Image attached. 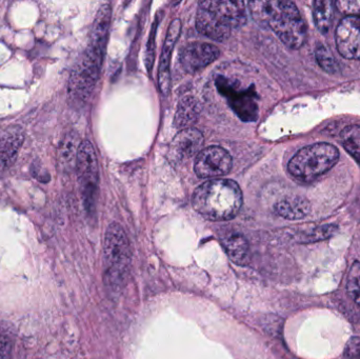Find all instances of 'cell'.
<instances>
[{
    "instance_id": "1",
    "label": "cell",
    "mask_w": 360,
    "mask_h": 359,
    "mask_svg": "<svg viewBox=\"0 0 360 359\" xmlns=\"http://www.w3.org/2000/svg\"><path fill=\"white\" fill-rule=\"evenodd\" d=\"M250 13L262 27H270L288 48H302L307 40V25L294 2L287 0L250 1Z\"/></svg>"
},
{
    "instance_id": "2",
    "label": "cell",
    "mask_w": 360,
    "mask_h": 359,
    "mask_svg": "<svg viewBox=\"0 0 360 359\" xmlns=\"http://www.w3.org/2000/svg\"><path fill=\"white\" fill-rule=\"evenodd\" d=\"M193 207L205 219L213 221L234 218L243 206V192L231 179H211L195 190Z\"/></svg>"
},
{
    "instance_id": "3",
    "label": "cell",
    "mask_w": 360,
    "mask_h": 359,
    "mask_svg": "<svg viewBox=\"0 0 360 359\" xmlns=\"http://www.w3.org/2000/svg\"><path fill=\"white\" fill-rule=\"evenodd\" d=\"M103 261V282L108 294L116 299L127 286L132 261L130 240L117 223H111L105 232Z\"/></svg>"
},
{
    "instance_id": "4",
    "label": "cell",
    "mask_w": 360,
    "mask_h": 359,
    "mask_svg": "<svg viewBox=\"0 0 360 359\" xmlns=\"http://www.w3.org/2000/svg\"><path fill=\"white\" fill-rule=\"evenodd\" d=\"M247 21V11L243 1L199 2L196 15V27L210 39L224 41L234 30L243 27Z\"/></svg>"
},
{
    "instance_id": "5",
    "label": "cell",
    "mask_w": 360,
    "mask_h": 359,
    "mask_svg": "<svg viewBox=\"0 0 360 359\" xmlns=\"http://www.w3.org/2000/svg\"><path fill=\"white\" fill-rule=\"evenodd\" d=\"M338 159V148L331 143H314L300 150L290 160L288 170L297 181L310 183L331 170Z\"/></svg>"
},
{
    "instance_id": "6",
    "label": "cell",
    "mask_w": 360,
    "mask_h": 359,
    "mask_svg": "<svg viewBox=\"0 0 360 359\" xmlns=\"http://www.w3.org/2000/svg\"><path fill=\"white\" fill-rule=\"evenodd\" d=\"M103 56L105 50L89 44L70 77L69 93L74 100L79 103L88 100L98 80Z\"/></svg>"
},
{
    "instance_id": "7",
    "label": "cell",
    "mask_w": 360,
    "mask_h": 359,
    "mask_svg": "<svg viewBox=\"0 0 360 359\" xmlns=\"http://www.w3.org/2000/svg\"><path fill=\"white\" fill-rule=\"evenodd\" d=\"M75 169L77 171L84 207L89 213L93 212L98 189L99 170L96 153L90 141H84L80 143Z\"/></svg>"
},
{
    "instance_id": "8",
    "label": "cell",
    "mask_w": 360,
    "mask_h": 359,
    "mask_svg": "<svg viewBox=\"0 0 360 359\" xmlns=\"http://www.w3.org/2000/svg\"><path fill=\"white\" fill-rule=\"evenodd\" d=\"M194 169L200 178L218 179V177L224 176L230 172L232 157L222 148L212 145L199 152Z\"/></svg>"
},
{
    "instance_id": "9",
    "label": "cell",
    "mask_w": 360,
    "mask_h": 359,
    "mask_svg": "<svg viewBox=\"0 0 360 359\" xmlns=\"http://www.w3.org/2000/svg\"><path fill=\"white\" fill-rule=\"evenodd\" d=\"M335 41L342 57L360 60V17L342 18L336 27Z\"/></svg>"
},
{
    "instance_id": "10",
    "label": "cell",
    "mask_w": 360,
    "mask_h": 359,
    "mask_svg": "<svg viewBox=\"0 0 360 359\" xmlns=\"http://www.w3.org/2000/svg\"><path fill=\"white\" fill-rule=\"evenodd\" d=\"M219 48L205 42H191L180 53V63L190 73L205 69L219 57Z\"/></svg>"
},
{
    "instance_id": "11",
    "label": "cell",
    "mask_w": 360,
    "mask_h": 359,
    "mask_svg": "<svg viewBox=\"0 0 360 359\" xmlns=\"http://www.w3.org/2000/svg\"><path fill=\"white\" fill-rule=\"evenodd\" d=\"M217 86L221 94L230 100L231 107L243 120H254L257 117V105L254 101L253 93L237 91L224 78L217 80Z\"/></svg>"
},
{
    "instance_id": "12",
    "label": "cell",
    "mask_w": 360,
    "mask_h": 359,
    "mask_svg": "<svg viewBox=\"0 0 360 359\" xmlns=\"http://www.w3.org/2000/svg\"><path fill=\"white\" fill-rule=\"evenodd\" d=\"M181 31V22L179 19H174L169 27L165 40L164 48L160 56V69H158V86L160 92L164 95H168L171 89V54L174 50L175 44L179 40Z\"/></svg>"
},
{
    "instance_id": "13",
    "label": "cell",
    "mask_w": 360,
    "mask_h": 359,
    "mask_svg": "<svg viewBox=\"0 0 360 359\" xmlns=\"http://www.w3.org/2000/svg\"><path fill=\"white\" fill-rule=\"evenodd\" d=\"M202 143L203 136L200 131L195 128L184 129L173 141L172 152L180 159H186L200 151Z\"/></svg>"
},
{
    "instance_id": "14",
    "label": "cell",
    "mask_w": 360,
    "mask_h": 359,
    "mask_svg": "<svg viewBox=\"0 0 360 359\" xmlns=\"http://www.w3.org/2000/svg\"><path fill=\"white\" fill-rule=\"evenodd\" d=\"M220 242L233 263L238 266L247 265L250 249L245 236L237 232H224L220 235Z\"/></svg>"
},
{
    "instance_id": "15",
    "label": "cell",
    "mask_w": 360,
    "mask_h": 359,
    "mask_svg": "<svg viewBox=\"0 0 360 359\" xmlns=\"http://www.w3.org/2000/svg\"><path fill=\"white\" fill-rule=\"evenodd\" d=\"M275 212L288 221H298L308 216L311 204L302 196H287L275 204Z\"/></svg>"
},
{
    "instance_id": "16",
    "label": "cell",
    "mask_w": 360,
    "mask_h": 359,
    "mask_svg": "<svg viewBox=\"0 0 360 359\" xmlns=\"http://www.w3.org/2000/svg\"><path fill=\"white\" fill-rule=\"evenodd\" d=\"M23 141V133L17 129L2 137L0 141V173L4 172L13 166Z\"/></svg>"
},
{
    "instance_id": "17",
    "label": "cell",
    "mask_w": 360,
    "mask_h": 359,
    "mask_svg": "<svg viewBox=\"0 0 360 359\" xmlns=\"http://www.w3.org/2000/svg\"><path fill=\"white\" fill-rule=\"evenodd\" d=\"M200 107L196 99L193 97H186L180 101L177 107L176 115H175V126L176 128H191L193 124L196 122L199 116Z\"/></svg>"
},
{
    "instance_id": "18",
    "label": "cell",
    "mask_w": 360,
    "mask_h": 359,
    "mask_svg": "<svg viewBox=\"0 0 360 359\" xmlns=\"http://www.w3.org/2000/svg\"><path fill=\"white\" fill-rule=\"evenodd\" d=\"M79 145L77 134L74 132L68 134L65 139L61 141L58 150V160L59 164L65 170H72V168L76 167V159H77Z\"/></svg>"
},
{
    "instance_id": "19",
    "label": "cell",
    "mask_w": 360,
    "mask_h": 359,
    "mask_svg": "<svg viewBox=\"0 0 360 359\" xmlns=\"http://www.w3.org/2000/svg\"><path fill=\"white\" fill-rule=\"evenodd\" d=\"M333 2L314 1L313 2V18L315 25L323 34L328 33L333 19Z\"/></svg>"
},
{
    "instance_id": "20",
    "label": "cell",
    "mask_w": 360,
    "mask_h": 359,
    "mask_svg": "<svg viewBox=\"0 0 360 359\" xmlns=\"http://www.w3.org/2000/svg\"><path fill=\"white\" fill-rule=\"evenodd\" d=\"M345 149L360 164V126H350L340 134Z\"/></svg>"
},
{
    "instance_id": "21",
    "label": "cell",
    "mask_w": 360,
    "mask_h": 359,
    "mask_svg": "<svg viewBox=\"0 0 360 359\" xmlns=\"http://www.w3.org/2000/svg\"><path fill=\"white\" fill-rule=\"evenodd\" d=\"M317 63L321 65V69L325 70L327 73L334 74L338 71V61L334 58L331 51L325 44H319L315 50Z\"/></svg>"
},
{
    "instance_id": "22",
    "label": "cell",
    "mask_w": 360,
    "mask_h": 359,
    "mask_svg": "<svg viewBox=\"0 0 360 359\" xmlns=\"http://www.w3.org/2000/svg\"><path fill=\"white\" fill-rule=\"evenodd\" d=\"M347 290L353 301L360 306V263L359 261L353 263L349 272Z\"/></svg>"
},
{
    "instance_id": "23",
    "label": "cell",
    "mask_w": 360,
    "mask_h": 359,
    "mask_svg": "<svg viewBox=\"0 0 360 359\" xmlns=\"http://www.w3.org/2000/svg\"><path fill=\"white\" fill-rule=\"evenodd\" d=\"M14 335L8 327L0 325V359H12Z\"/></svg>"
},
{
    "instance_id": "24",
    "label": "cell",
    "mask_w": 360,
    "mask_h": 359,
    "mask_svg": "<svg viewBox=\"0 0 360 359\" xmlns=\"http://www.w3.org/2000/svg\"><path fill=\"white\" fill-rule=\"evenodd\" d=\"M338 231V227L334 225H325L312 230L310 233L307 234L304 237V242H321V240H328L332 237L334 234Z\"/></svg>"
},
{
    "instance_id": "25",
    "label": "cell",
    "mask_w": 360,
    "mask_h": 359,
    "mask_svg": "<svg viewBox=\"0 0 360 359\" xmlns=\"http://www.w3.org/2000/svg\"><path fill=\"white\" fill-rule=\"evenodd\" d=\"M336 6L347 16L360 17V0H342L336 2Z\"/></svg>"
},
{
    "instance_id": "26",
    "label": "cell",
    "mask_w": 360,
    "mask_h": 359,
    "mask_svg": "<svg viewBox=\"0 0 360 359\" xmlns=\"http://www.w3.org/2000/svg\"><path fill=\"white\" fill-rule=\"evenodd\" d=\"M345 358L346 359H360V339H350L346 350H345Z\"/></svg>"
}]
</instances>
